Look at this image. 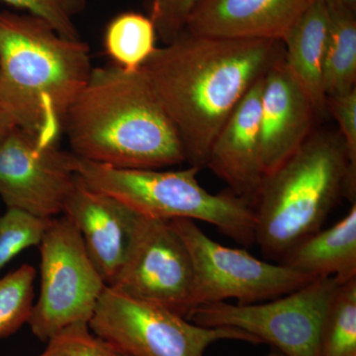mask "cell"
<instances>
[{
    "label": "cell",
    "instance_id": "277c9868",
    "mask_svg": "<svg viewBox=\"0 0 356 356\" xmlns=\"http://www.w3.org/2000/svg\"><path fill=\"white\" fill-rule=\"evenodd\" d=\"M341 197L355 203L356 168L339 131L314 130L303 145L264 178L254 204V243L280 261L317 233Z\"/></svg>",
    "mask_w": 356,
    "mask_h": 356
},
{
    "label": "cell",
    "instance_id": "4fadbf2b",
    "mask_svg": "<svg viewBox=\"0 0 356 356\" xmlns=\"http://www.w3.org/2000/svg\"><path fill=\"white\" fill-rule=\"evenodd\" d=\"M264 79L248 90L222 125L208 154L206 168L224 180L232 193L254 207L264 178L261 110Z\"/></svg>",
    "mask_w": 356,
    "mask_h": 356
},
{
    "label": "cell",
    "instance_id": "f1b7e54d",
    "mask_svg": "<svg viewBox=\"0 0 356 356\" xmlns=\"http://www.w3.org/2000/svg\"><path fill=\"white\" fill-rule=\"evenodd\" d=\"M266 356H285L283 353H281L280 351L277 350H273L270 353H268Z\"/></svg>",
    "mask_w": 356,
    "mask_h": 356
},
{
    "label": "cell",
    "instance_id": "2e32d148",
    "mask_svg": "<svg viewBox=\"0 0 356 356\" xmlns=\"http://www.w3.org/2000/svg\"><path fill=\"white\" fill-rule=\"evenodd\" d=\"M329 33L325 0H312L282 41L285 65L310 97L318 118L327 113L323 72Z\"/></svg>",
    "mask_w": 356,
    "mask_h": 356
},
{
    "label": "cell",
    "instance_id": "52a82bcc",
    "mask_svg": "<svg viewBox=\"0 0 356 356\" xmlns=\"http://www.w3.org/2000/svg\"><path fill=\"white\" fill-rule=\"evenodd\" d=\"M339 285L334 277L317 278L261 303L222 301L196 307L187 320L202 327H235L285 356H320L323 327Z\"/></svg>",
    "mask_w": 356,
    "mask_h": 356
},
{
    "label": "cell",
    "instance_id": "484cf974",
    "mask_svg": "<svg viewBox=\"0 0 356 356\" xmlns=\"http://www.w3.org/2000/svg\"><path fill=\"white\" fill-rule=\"evenodd\" d=\"M325 108L336 119L337 131L346 144L350 165L356 168V88L329 96L325 99Z\"/></svg>",
    "mask_w": 356,
    "mask_h": 356
},
{
    "label": "cell",
    "instance_id": "44dd1931",
    "mask_svg": "<svg viewBox=\"0 0 356 356\" xmlns=\"http://www.w3.org/2000/svg\"><path fill=\"white\" fill-rule=\"evenodd\" d=\"M36 269L29 264L0 278V339L15 334L28 323L34 305Z\"/></svg>",
    "mask_w": 356,
    "mask_h": 356
},
{
    "label": "cell",
    "instance_id": "5b68a950",
    "mask_svg": "<svg viewBox=\"0 0 356 356\" xmlns=\"http://www.w3.org/2000/svg\"><path fill=\"white\" fill-rule=\"evenodd\" d=\"M72 168L93 188L111 196L137 214L154 219L208 222L243 245L254 243L255 215L235 194H212L197 179L200 168L177 172L128 170L100 165L72 154Z\"/></svg>",
    "mask_w": 356,
    "mask_h": 356
},
{
    "label": "cell",
    "instance_id": "7402d4cb",
    "mask_svg": "<svg viewBox=\"0 0 356 356\" xmlns=\"http://www.w3.org/2000/svg\"><path fill=\"white\" fill-rule=\"evenodd\" d=\"M51 219L16 208L0 214V270L26 248L39 245Z\"/></svg>",
    "mask_w": 356,
    "mask_h": 356
},
{
    "label": "cell",
    "instance_id": "ba28073f",
    "mask_svg": "<svg viewBox=\"0 0 356 356\" xmlns=\"http://www.w3.org/2000/svg\"><path fill=\"white\" fill-rule=\"evenodd\" d=\"M39 248L41 287L27 324L47 343L70 325L88 324L107 285L67 217L51 218Z\"/></svg>",
    "mask_w": 356,
    "mask_h": 356
},
{
    "label": "cell",
    "instance_id": "ffe728a7",
    "mask_svg": "<svg viewBox=\"0 0 356 356\" xmlns=\"http://www.w3.org/2000/svg\"><path fill=\"white\" fill-rule=\"evenodd\" d=\"M320 356H356V278L339 289L325 317Z\"/></svg>",
    "mask_w": 356,
    "mask_h": 356
},
{
    "label": "cell",
    "instance_id": "ac0fdd59",
    "mask_svg": "<svg viewBox=\"0 0 356 356\" xmlns=\"http://www.w3.org/2000/svg\"><path fill=\"white\" fill-rule=\"evenodd\" d=\"M330 17L323 88L329 96L356 88V13L327 3Z\"/></svg>",
    "mask_w": 356,
    "mask_h": 356
},
{
    "label": "cell",
    "instance_id": "4316f807",
    "mask_svg": "<svg viewBox=\"0 0 356 356\" xmlns=\"http://www.w3.org/2000/svg\"><path fill=\"white\" fill-rule=\"evenodd\" d=\"M15 127L17 126H16L13 117L0 106V140Z\"/></svg>",
    "mask_w": 356,
    "mask_h": 356
},
{
    "label": "cell",
    "instance_id": "3957f363",
    "mask_svg": "<svg viewBox=\"0 0 356 356\" xmlns=\"http://www.w3.org/2000/svg\"><path fill=\"white\" fill-rule=\"evenodd\" d=\"M93 67L88 44L36 16L0 13V106L43 144L57 143Z\"/></svg>",
    "mask_w": 356,
    "mask_h": 356
},
{
    "label": "cell",
    "instance_id": "9c48e42d",
    "mask_svg": "<svg viewBox=\"0 0 356 356\" xmlns=\"http://www.w3.org/2000/svg\"><path fill=\"white\" fill-rule=\"evenodd\" d=\"M170 222L191 254L194 309L228 299H236L241 305L261 303L317 280L282 264L255 259L247 250L225 247L206 235L195 221Z\"/></svg>",
    "mask_w": 356,
    "mask_h": 356
},
{
    "label": "cell",
    "instance_id": "83f0119b",
    "mask_svg": "<svg viewBox=\"0 0 356 356\" xmlns=\"http://www.w3.org/2000/svg\"><path fill=\"white\" fill-rule=\"evenodd\" d=\"M325 1L327 3L344 7V8L356 13V0H325Z\"/></svg>",
    "mask_w": 356,
    "mask_h": 356
},
{
    "label": "cell",
    "instance_id": "7c38bea8",
    "mask_svg": "<svg viewBox=\"0 0 356 356\" xmlns=\"http://www.w3.org/2000/svg\"><path fill=\"white\" fill-rule=\"evenodd\" d=\"M315 107L281 58L264 79L261 110V161L273 172L314 132Z\"/></svg>",
    "mask_w": 356,
    "mask_h": 356
},
{
    "label": "cell",
    "instance_id": "cb8c5ba5",
    "mask_svg": "<svg viewBox=\"0 0 356 356\" xmlns=\"http://www.w3.org/2000/svg\"><path fill=\"white\" fill-rule=\"evenodd\" d=\"M0 2L25 9L30 15L46 21L65 38L79 39L74 17L83 10L84 0H0Z\"/></svg>",
    "mask_w": 356,
    "mask_h": 356
},
{
    "label": "cell",
    "instance_id": "d6986e66",
    "mask_svg": "<svg viewBox=\"0 0 356 356\" xmlns=\"http://www.w3.org/2000/svg\"><path fill=\"white\" fill-rule=\"evenodd\" d=\"M156 36L151 18L140 13H122L107 27L105 50L115 65L127 72H137L158 48Z\"/></svg>",
    "mask_w": 356,
    "mask_h": 356
},
{
    "label": "cell",
    "instance_id": "6da1fadb",
    "mask_svg": "<svg viewBox=\"0 0 356 356\" xmlns=\"http://www.w3.org/2000/svg\"><path fill=\"white\" fill-rule=\"evenodd\" d=\"M283 57L274 40L184 31L140 67L177 129L191 166L206 168L218 133L250 88Z\"/></svg>",
    "mask_w": 356,
    "mask_h": 356
},
{
    "label": "cell",
    "instance_id": "8fae6325",
    "mask_svg": "<svg viewBox=\"0 0 356 356\" xmlns=\"http://www.w3.org/2000/svg\"><path fill=\"white\" fill-rule=\"evenodd\" d=\"M72 154L13 128L0 140V199L41 218L62 214L76 180Z\"/></svg>",
    "mask_w": 356,
    "mask_h": 356
},
{
    "label": "cell",
    "instance_id": "603a6c76",
    "mask_svg": "<svg viewBox=\"0 0 356 356\" xmlns=\"http://www.w3.org/2000/svg\"><path fill=\"white\" fill-rule=\"evenodd\" d=\"M38 356H126L91 331L88 324L79 323L58 332Z\"/></svg>",
    "mask_w": 356,
    "mask_h": 356
},
{
    "label": "cell",
    "instance_id": "7a4b0ae2",
    "mask_svg": "<svg viewBox=\"0 0 356 356\" xmlns=\"http://www.w3.org/2000/svg\"><path fill=\"white\" fill-rule=\"evenodd\" d=\"M72 154L128 170L186 161L177 129L140 69L96 67L65 116Z\"/></svg>",
    "mask_w": 356,
    "mask_h": 356
},
{
    "label": "cell",
    "instance_id": "e0dca14e",
    "mask_svg": "<svg viewBox=\"0 0 356 356\" xmlns=\"http://www.w3.org/2000/svg\"><path fill=\"white\" fill-rule=\"evenodd\" d=\"M280 264L313 278H356V203L334 226L321 229L292 248Z\"/></svg>",
    "mask_w": 356,
    "mask_h": 356
},
{
    "label": "cell",
    "instance_id": "8992f818",
    "mask_svg": "<svg viewBox=\"0 0 356 356\" xmlns=\"http://www.w3.org/2000/svg\"><path fill=\"white\" fill-rule=\"evenodd\" d=\"M96 336L126 356H204L220 341L259 344L235 327H207L163 307L140 301L106 286L88 323Z\"/></svg>",
    "mask_w": 356,
    "mask_h": 356
},
{
    "label": "cell",
    "instance_id": "9a60e30c",
    "mask_svg": "<svg viewBox=\"0 0 356 356\" xmlns=\"http://www.w3.org/2000/svg\"><path fill=\"white\" fill-rule=\"evenodd\" d=\"M312 0H199L184 31L224 39L282 43Z\"/></svg>",
    "mask_w": 356,
    "mask_h": 356
},
{
    "label": "cell",
    "instance_id": "d4e9b609",
    "mask_svg": "<svg viewBox=\"0 0 356 356\" xmlns=\"http://www.w3.org/2000/svg\"><path fill=\"white\" fill-rule=\"evenodd\" d=\"M199 0H152L151 18L156 35L168 44L184 31L186 21Z\"/></svg>",
    "mask_w": 356,
    "mask_h": 356
},
{
    "label": "cell",
    "instance_id": "5bb4252c",
    "mask_svg": "<svg viewBox=\"0 0 356 356\" xmlns=\"http://www.w3.org/2000/svg\"><path fill=\"white\" fill-rule=\"evenodd\" d=\"M62 214L79 229L91 261L108 286L125 257L136 213L76 175Z\"/></svg>",
    "mask_w": 356,
    "mask_h": 356
},
{
    "label": "cell",
    "instance_id": "30bf717a",
    "mask_svg": "<svg viewBox=\"0 0 356 356\" xmlns=\"http://www.w3.org/2000/svg\"><path fill=\"white\" fill-rule=\"evenodd\" d=\"M193 285L191 254L170 222L136 213L125 257L108 286L187 318Z\"/></svg>",
    "mask_w": 356,
    "mask_h": 356
}]
</instances>
